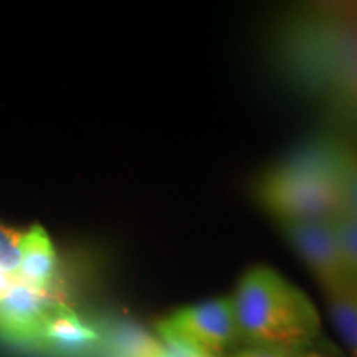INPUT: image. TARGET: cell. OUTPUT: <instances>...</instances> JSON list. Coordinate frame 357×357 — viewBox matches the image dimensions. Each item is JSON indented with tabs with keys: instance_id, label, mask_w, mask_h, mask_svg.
Masks as SVG:
<instances>
[{
	"instance_id": "10",
	"label": "cell",
	"mask_w": 357,
	"mask_h": 357,
	"mask_svg": "<svg viewBox=\"0 0 357 357\" xmlns=\"http://www.w3.org/2000/svg\"><path fill=\"white\" fill-rule=\"evenodd\" d=\"M339 187H341L342 212L357 215V153L339 149Z\"/></svg>"
},
{
	"instance_id": "14",
	"label": "cell",
	"mask_w": 357,
	"mask_h": 357,
	"mask_svg": "<svg viewBox=\"0 0 357 357\" xmlns=\"http://www.w3.org/2000/svg\"><path fill=\"white\" fill-rule=\"evenodd\" d=\"M17 276H12V275H7L3 273V271H0V298H3L6 294L10 291L13 284L17 283Z\"/></svg>"
},
{
	"instance_id": "8",
	"label": "cell",
	"mask_w": 357,
	"mask_h": 357,
	"mask_svg": "<svg viewBox=\"0 0 357 357\" xmlns=\"http://www.w3.org/2000/svg\"><path fill=\"white\" fill-rule=\"evenodd\" d=\"M329 314L339 336L346 342L352 354L357 352V278H351L341 287L326 291Z\"/></svg>"
},
{
	"instance_id": "5",
	"label": "cell",
	"mask_w": 357,
	"mask_h": 357,
	"mask_svg": "<svg viewBox=\"0 0 357 357\" xmlns=\"http://www.w3.org/2000/svg\"><path fill=\"white\" fill-rule=\"evenodd\" d=\"M56 300L17 281L6 296L0 298V339L20 347H38L45 316Z\"/></svg>"
},
{
	"instance_id": "15",
	"label": "cell",
	"mask_w": 357,
	"mask_h": 357,
	"mask_svg": "<svg viewBox=\"0 0 357 357\" xmlns=\"http://www.w3.org/2000/svg\"><path fill=\"white\" fill-rule=\"evenodd\" d=\"M189 357H199V356H189Z\"/></svg>"
},
{
	"instance_id": "12",
	"label": "cell",
	"mask_w": 357,
	"mask_h": 357,
	"mask_svg": "<svg viewBox=\"0 0 357 357\" xmlns=\"http://www.w3.org/2000/svg\"><path fill=\"white\" fill-rule=\"evenodd\" d=\"M293 357H342L336 349L329 346H310Z\"/></svg>"
},
{
	"instance_id": "6",
	"label": "cell",
	"mask_w": 357,
	"mask_h": 357,
	"mask_svg": "<svg viewBox=\"0 0 357 357\" xmlns=\"http://www.w3.org/2000/svg\"><path fill=\"white\" fill-rule=\"evenodd\" d=\"M98 341L100 334L91 326L63 303L56 301L45 316L38 347L61 357H75L91 349Z\"/></svg>"
},
{
	"instance_id": "7",
	"label": "cell",
	"mask_w": 357,
	"mask_h": 357,
	"mask_svg": "<svg viewBox=\"0 0 357 357\" xmlns=\"http://www.w3.org/2000/svg\"><path fill=\"white\" fill-rule=\"evenodd\" d=\"M56 253L43 227L33 225L22 238V261L17 280L43 293H53Z\"/></svg>"
},
{
	"instance_id": "9",
	"label": "cell",
	"mask_w": 357,
	"mask_h": 357,
	"mask_svg": "<svg viewBox=\"0 0 357 357\" xmlns=\"http://www.w3.org/2000/svg\"><path fill=\"white\" fill-rule=\"evenodd\" d=\"M331 227L336 242L349 273L357 278V215L339 212L331 218Z\"/></svg>"
},
{
	"instance_id": "13",
	"label": "cell",
	"mask_w": 357,
	"mask_h": 357,
	"mask_svg": "<svg viewBox=\"0 0 357 357\" xmlns=\"http://www.w3.org/2000/svg\"><path fill=\"white\" fill-rule=\"evenodd\" d=\"M234 357H293V356H287V354H281V352H275V351H266V349H248L243 352H238V354Z\"/></svg>"
},
{
	"instance_id": "3",
	"label": "cell",
	"mask_w": 357,
	"mask_h": 357,
	"mask_svg": "<svg viewBox=\"0 0 357 357\" xmlns=\"http://www.w3.org/2000/svg\"><path fill=\"white\" fill-rule=\"evenodd\" d=\"M158 328L171 349L189 356H220L240 341L230 298L181 307L159 321Z\"/></svg>"
},
{
	"instance_id": "11",
	"label": "cell",
	"mask_w": 357,
	"mask_h": 357,
	"mask_svg": "<svg viewBox=\"0 0 357 357\" xmlns=\"http://www.w3.org/2000/svg\"><path fill=\"white\" fill-rule=\"evenodd\" d=\"M22 238L24 234L0 225V271L17 276L22 261Z\"/></svg>"
},
{
	"instance_id": "16",
	"label": "cell",
	"mask_w": 357,
	"mask_h": 357,
	"mask_svg": "<svg viewBox=\"0 0 357 357\" xmlns=\"http://www.w3.org/2000/svg\"><path fill=\"white\" fill-rule=\"evenodd\" d=\"M354 357H357V352H356V354H354Z\"/></svg>"
},
{
	"instance_id": "4",
	"label": "cell",
	"mask_w": 357,
	"mask_h": 357,
	"mask_svg": "<svg viewBox=\"0 0 357 357\" xmlns=\"http://www.w3.org/2000/svg\"><path fill=\"white\" fill-rule=\"evenodd\" d=\"M278 223L284 238L301 257V260L310 266V270L323 284L324 291H331L354 278L339 252L331 218L284 220Z\"/></svg>"
},
{
	"instance_id": "2",
	"label": "cell",
	"mask_w": 357,
	"mask_h": 357,
	"mask_svg": "<svg viewBox=\"0 0 357 357\" xmlns=\"http://www.w3.org/2000/svg\"><path fill=\"white\" fill-rule=\"evenodd\" d=\"M339 149L316 144L291 155L261 178L258 202L278 222L337 215L342 212Z\"/></svg>"
},
{
	"instance_id": "1",
	"label": "cell",
	"mask_w": 357,
	"mask_h": 357,
	"mask_svg": "<svg viewBox=\"0 0 357 357\" xmlns=\"http://www.w3.org/2000/svg\"><path fill=\"white\" fill-rule=\"evenodd\" d=\"M240 339L294 356L314 344L321 319L301 289L268 266L248 270L230 296Z\"/></svg>"
}]
</instances>
